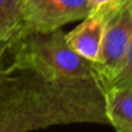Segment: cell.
<instances>
[{
    "mask_svg": "<svg viewBox=\"0 0 132 132\" xmlns=\"http://www.w3.org/2000/svg\"><path fill=\"white\" fill-rule=\"evenodd\" d=\"M26 29L47 33L75 20H82L92 12L88 0H17Z\"/></svg>",
    "mask_w": 132,
    "mask_h": 132,
    "instance_id": "obj_4",
    "label": "cell"
},
{
    "mask_svg": "<svg viewBox=\"0 0 132 132\" xmlns=\"http://www.w3.org/2000/svg\"><path fill=\"white\" fill-rule=\"evenodd\" d=\"M88 2L91 9L95 10V9H101V7H117L126 0H88Z\"/></svg>",
    "mask_w": 132,
    "mask_h": 132,
    "instance_id": "obj_9",
    "label": "cell"
},
{
    "mask_svg": "<svg viewBox=\"0 0 132 132\" xmlns=\"http://www.w3.org/2000/svg\"><path fill=\"white\" fill-rule=\"evenodd\" d=\"M68 123L109 125L101 82L57 74L37 54L33 30L0 38V132Z\"/></svg>",
    "mask_w": 132,
    "mask_h": 132,
    "instance_id": "obj_1",
    "label": "cell"
},
{
    "mask_svg": "<svg viewBox=\"0 0 132 132\" xmlns=\"http://www.w3.org/2000/svg\"><path fill=\"white\" fill-rule=\"evenodd\" d=\"M114 9L115 7H101L92 10L87 17L82 19V23L70 33H65V41L68 46L80 57L92 64H95L100 58L105 24L109 13Z\"/></svg>",
    "mask_w": 132,
    "mask_h": 132,
    "instance_id": "obj_5",
    "label": "cell"
},
{
    "mask_svg": "<svg viewBox=\"0 0 132 132\" xmlns=\"http://www.w3.org/2000/svg\"><path fill=\"white\" fill-rule=\"evenodd\" d=\"M33 43L40 58L57 74L75 80L100 81L94 64L80 57L68 46L65 41V33L60 29L47 33L33 31Z\"/></svg>",
    "mask_w": 132,
    "mask_h": 132,
    "instance_id": "obj_3",
    "label": "cell"
},
{
    "mask_svg": "<svg viewBox=\"0 0 132 132\" xmlns=\"http://www.w3.org/2000/svg\"><path fill=\"white\" fill-rule=\"evenodd\" d=\"M132 40V0L117 6L108 16L100 58L94 64L104 91L118 74Z\"/></svg>",
    "mask_w": 132,
    "mask_h": 132,
    "instance_id": "obj_2",
    "label": "cell"
},
{
    "mask_svg": "<svg viewBox=\"0 0 132 132\" xmlns=\"http://www.w3.org/2000/svg\"><path fill=\"white\" fill-rule=\"evenodd\" d=\"M23 27L17 0H0V38L9 37Z\"/></svg>",
    "mask_w": 132,
    "mask_h": 132,
    "instance_id": "obj_7",
    "label": "cell"
},
{
    "mask_svg": "<svg viewBox=\"0 0 132 132\" xmlns=\"http://www.w3.org/2000/svg\"><path fill=\"white\" fill-rule=\"evenodd\" d=\"M128 87H132V40H131V44H129V48L125 55L122 67L118 71V74L111 80L106 89L108 88H128Z\"/></svg>",
    "mask_w": 132,
    "mask_h": 132,
    "instance_id": "obj_8",
    "label": "cell"
},
{
    "mask_svg": "<svg viewBox=\"0 0 132 132\" xmlns=\"http://www.w3.org/2000/svg\"><path fill=\"white\" fill-rule=\"evenodd\" d=\"M105 114L117 132H132V87L105 89Z\"/></svg>",
    "mask_w": 132,
    "mask_h": 132,
    "instance_id": "obj_6",
    "label": "cell"
}]
</instances>
